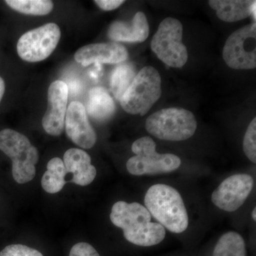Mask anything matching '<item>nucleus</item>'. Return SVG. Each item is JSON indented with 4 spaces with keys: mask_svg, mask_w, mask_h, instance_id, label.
I'll list each match as a JSON object with an SVG mask.
<instances>
[{
    "mask_svg": "<svg viewBox=\"0 0 256 256\" xmlns=\"http://www.w3.org/2000/svg\"><path fill=\"white\" fill-rule=\"evenodd\" d=\"M5 3L18 12L34 16L50 14L54 9L50 0H6Z\"/></svg>",
    "mask_w": 256,
    "mask_h": 256,
    "instance_id": "412c9836",
    "label": "nucleus"
},
{
    "mask_svg": "<svg viewBox=\"0 0 256 256\" xmlns=\"http://www.w3.org/2000/svg\"><path fill=\"white\" fill-rule=\"evenodd\" d=\"M0 256H44L42 252L32 248L22 245L12 244L5 247L0 252Z\"/></svg>",
    "mask_w": 256,
    "mask_h": 256,
    "instance_id": "5701e85b",
    "label": "nucleus"
},
{
    "mask_svg": "<svg viewBox=\"0 0 256 256\" xmlns=\"http://www.w3.org/2000/svg\"><path fill=\"white\" fill-rule=\"evenodd\" d=\"M65 128L67 136L74 144L84 149H90L95 146L97 136L82 102L73 101L67 108Z\"/></svg>",
    "mask_w": 256,
    "mask_h": 256,
    "instance_id": "f8f14e48",
    "label": "nucleus"
},
{
    "mask_svg": "<svg viewBox=\"0 0 256 256\" xmlns=\"http://www.w3.org/2000/svg\"><path fill=\"white\" fill-rule=\"evenodd\" d=\"M128 58L127 48L116 42L92 44L79 48L74 58L84 66L92 64H120Z\"/></svg>",
    "mask_w": 256,
    "mask_h": 256,
    "instance_id": "ddd939ff",
    "label": "nucleus"
},
{
    "mask_svg": "<svg viewBox=\"0 0 256 256\" xmlns=\"http://www.w3.org/2000/svg\"><path fill=\"white\" fill-rule=\"evenodd\" d=\"M150 26L146 14L138 12L132 21H114L109 26L108 36L112 41L136 43L146 41L149 36Z\"/></svg>",
    "mask_w": 256,
    "mask_h": 256,
    "instance_id": "2eb2a0df",
    "label": "nucleus"
},
{
    "mask_svg": "<svg viewBox=\"0 0 256 256\" xmlns=\"http://www.w3.org/2000/svg\"><path fill=\"white\" fill-rule=\"evenodd\" d=\"M94 2L104 11H111V10L118 8L120 6L124 3V1H122V0H96Z\"/></svg>",
    "mask_w": 256,
    "mask_h": 256,
    "instance_id": "393cba45",
    "label": "nucleus"
},
{
    "mask_svg": "<svg viewBox=\"0 0 256 256\" xmlns=\"http://www.w3.org/2000/svg\"><path fill=\"white\" fill-rule=\"evenodd\" d=\"M5 92V82L3 78L0 76V102H1L2 99L4 96Z\"/></svg>",
    "mask_w": 256,
    "mask_h": 256,
    "instance_id": "a878e982",
    "label": "nucleus"
},
{
    "mask_svg": "<svg viewBox=\"0 0 256 256\" xmlns=\"http://www.w3.org/2000/svg\"><path fill=\"white\" fill-rule=\"evenodd\" d=\"M223 58L230 68L249 70L256 68V23L232 33L224 45Z\"/></svg>",
    "mask_w": 256,
    "mask_h": 256,
    "instance_id": "1a4fd4ad",
    "label": "nucleus"
},
{
    "mask_svg": "<svg viewBox=\"0 0 256 256\" xmlns=\"http://www.w3.org/2000/svg\"><path fill=\"white\" fill-rule=\"evenodd\" d=\"M86 110L96 120L105 121L114 116L116 105L105 88L96 87L89 92Z\"/></svg>",
    "mask_w": 256,
    "mask_h": 256,
    "instance_id": "f3484780",
    "label": "nucleus"
},
{
    "mask_svg": "<svg viewBox=\"0 0 256 256\" xmlns=\"http://www.w3.org/2000/svg\"><path fill=\"white\" fill-rule=\"evenodd\" d=\"M256 1L252 0H210L208 4L220 20L236 22L256 14Z\"/></svg>",
    "mask_w": 256,
    "mask_h": 256,
    "instance_id": "dca6fc26",
    "label": "nucleus"
},
{
    "mask_svg": "<svg viewBox=\"0 0 256 256\" xmlns=\"http://www.w3.org/2000/svg\"><path fill=\"white\" fill-rule=\"evenodd\" d=\"M213 256H247L244 238L236 232L224 234L216 245Z\"/></svg>",
    "mask_w": 256,
    "mask_h": 256,
    "instance_id": "6ab92c4d",
    "label": "nucleus"
},
{
    "mask_svg": "<svg viewBox=\"0 0 256 256\" xmlns=\"http://www.w3.org/2000/svg\"><path fill=\"white\" fill-rule=\"evenodd\" d=\"M252 220H256V208H254V210H252Z\"/></svg>",
    "mask_w": 256,
    "mask_h": 256,
    "instance_id": "bb28decb",
    "label": "nucleus"
},
{
    "mask_svg": "<svg viewBox=\"0 0 256 256\" xmlns=\"http://www.w3.org/2000/svg\"><path fill=\"white\" fill-rule=\"evenodd\" d=\"M136 76V68L132 64H121L114 68L111 74L110 86L117 100H120Z\"/></svg>",
    "mask_w": 256,
    "mask_h": 256,
    "instance_id": "aec40b11",
    "label": "nucleus"
},
{
    "mask_svg": "<svg viewBox=\"0 0 256 256\" xmlns=\"http://www.w3.org/2000/svg\"><path fill=\"white\" fill-rule=\"evenodd\" d=\"M182 37L183 25L180 20L164 18L152 40V50L168 66L182 68L188 60V50L183 44Z\"/></svg>",
    "mask_w": 256,
    "mask_h": 256,
    "instance_id": "0eeeda50",
    "label": "nucleus"
},
{
    "mask_svg": "<svg viewBox=\"0 0 256 256\" xmlns=\"http://www.w3.org/2000/svg\"><path fill=\"white\" fill-rule=\"evenodd\" d=\"M144 205L158 223L174 234L188 229V216L184 202L178 190L158 184L150 186L144 196Z\"/></svg>",
    "mask_w": 256,
    "mask_h": 256,
    "instance_id": "f03ea898",
    "label": "nucleus"
},
{
    "mask_svg": "<svg viewBox=\"0 0 256 256\" xmlns=\"http://www.w3.org/2000/svg\"><path fill=\"white\" fill-rule=\"evenodd\" d=\"M63 162L67 174L72 175L70 182L84 186L95 180L97 171L86 152L78 148L69 149L64 153Z\"/></svg>",
    "mask_w": 256,
    "mask_h": 256,
    "instance_id": "4468645a",
    "label": "nucleus"
},
{
    "mask_svg": "<svg viewBox=\"0 0 256 256\" xmlns=\"http://www.w3.org/2000/svg\"><path fill=\"white\" fill-rule=\"evenodd\" d=\"M110 218L116 226L122 229L128 242L139 246L158 245L166 236L164 227L152 222L149 210L138 202H116L111 210Z\"/></svg>",
    "mask_w": 256,
    "mask_h": 256,
    "instance_id": "f257e3e1",
    "label": "nucleus"
},
{
    "mask_svg": "<svg viewBox=\"0 0 256 256\" xmlns=\"http://www.w3.org/2000/svg\"><path fill=\"white\" fill-rule=\"evenodd\" d=\"M66 176L63 160L60 158H52L47 164L46 172L42 176V188L47 193H58L67 183Z\"/></svg>",
    "mask_w": 256,
    "mask_h": 256,
    "instance_id": "a211bd4d",
    "label": "nucleus"
},
{
    "mask_svg": "<svg viewBox=\"0 0 256 256\" xmlns=\"http://www.w3.org/2000/svg\"><path fill=\"white\" fill-rule=\"evenodd\" d=\"M250 175L237 174L224 180L212 195V203L227 212L238 210L246 201L254 188Z\"/></svg>",
    "mask_w": 256,
    "mask_h": 256,
    "instance_id": "9d476101",
    "label": "nucleus"
},
{
    "mask_svg": "<svg viewBox=\"0 0 256 256\" xmlns=\"http://www.w3.org/2000/svg\"><path fill=\"white\" fill-rule=\"evenodd\" d=\"M197 122L191 111L182 108H169L154 112L146 122V131L158 139L183 141L196 132Z\"/></svg>",
    "mask_w": 256,
    "mask_h": 256,
    "instance_id": "20e7f679",
    "label": "nucleus"
},
{
    "mask_svg": "<svg viewBox=\"0 0 256 256\" xmlns=\"http://www.w3.org/2000/svg\"><path fill=\"white\" fill-rule=\"evenodd\" d=\"M0 150L12 160V176L16 182L26 184L34 178L40 154L26 136L13 130H2Z\"/></svg>",
    "mask_w": 256,
    "mask_h": 256,
    "instance_id": "7ed1b4c3",
    "label": "nucleus"
},
{
    "mask_svg": "<svg viewBox=\"0 0 256 256\" xmlns=\"http://www.w3.org/2000/svg\"><path fill=\"white\" fill-rule=\"evenodd\" d=\"M69 256H100L97 250L88 242L75 244L70 250Z\"/></svg>",
    "mask_w": 256,
    "mask_h": 256,
    "instance_id": "b1692460",
    "label": "nucleus"
},
{
    "mask_svg": "<svg viewBox=\"0 0 256 256\" xmlns=\"http://www.w3.org/2000/svg\"><path fill=\"white\" fill-rule=\"evenodd\" d=\"M242 149L246 156L252 162H256V118L252 120L245 133Z\"/></svg>",
    "mask_w": 256,
    "mask_h": 256,
    "instance_id": "4be33fe9",
    "label": "nucleus"
},
{
    "mask_svg": "<svg viewBox=\"0 0 256 256\" xmlns=\"http://www.w3.org/2000/svg\"><path fill=\"white\" fill-rule=\"evenodd\" d=\"M162 95V79L154 67H143L133 79L120 102L128 114L144 116Z\"/></svg>",
    "mask_w": 256,
    "mask_h": 256,
    "instance_id": "39448f33",
    "label": "nucleus"
},
{
    "mask_svg": "<svg viewBox=\"0 0 256 256\" xmlns=\"http://www.w3.org/2000/svg\"><path fill=\"white\" fill-rule=\"evenodd\" d=\"M136 156L128 160V172L136 176L156 175L172 172L180 168L181 160L173 154H159L156 143L151 138L142 137L133 142Z\"/></svg>",
    "mask_w": 256,
    "mask_h": 256,
    "instance_id": "423d86ee",
    "label": "nucleus"
},
{
    "mask_svg": "<svg viewBox=\"0 0 256 256\" xmlns=\"http://www.w3.org/2000/svg\"><path fill=\"white\" fill-rule=\"evenodd\" d=\"M68 98V87L62 80H56L48 90V106L42 119V126L46 133L60 136L64 131Z\"/></svg>",
    "mask_w": 256,
    "mask_h": 256,
    "instance_id": "9b49d317",
    "label": "nucleus"
},
{
    "mask_svg": "<svg viewBox=\"0 0 256 256\" xmlns=\"http://www.w3.org/2000/svg\"><path fill=\"white\" fill-rule=\"evenodd\" d=\"M60 38V30L56 24L48 23L30 30L18 40V56L31 63L45 60L56 48Z\"/></svg>",
    "mask_w": 256,
    "mask_h": 256,
    "instance_id": "6e6552de",
    "label": "nucleus"
}]
</instances>
